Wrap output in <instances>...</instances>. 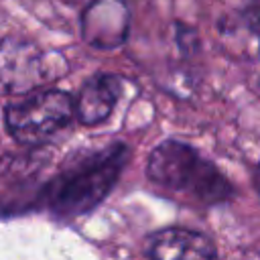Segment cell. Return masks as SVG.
<instances>
[{"label": "cell", "instance_id": "obj_1", "mask_svg": "<svg viewBox=\"0 0 260 260\" xmlns=\"http://www.w3.org/2000/svg\"><path fill=\"white\" fill-rule=\"evenodd\" d=\"M128 158L130 148L124 142H116L71 165L49 181L43 195L45 203L53 213L63 217H75L91 211L112 191Z\"/></svg>", "mask_w": 260, "mask_h": 260}, {"label": "cell", "instance_id": "obj_2", "mask_svg": "<svg viewBox=\"0 0 260 260\" xmlns=\"http://www.w3.org/2000/svg\"><path fill=\"white\" fill-rule=\"evenodd\" d=\"M146 177L158 187L187 193L207 205L228 201L234 193L223 173L181 140H165L150 152Z\"/></svg>", "mask_w": 260, "mask_h": 260}, {"label": "cell", "instance_id": "obj_3", "mask_svg": "<svg viewBox=\"0 0 260 260\" xmlns=\"http://www.w3.org/2000/svg\"><path fill=\"white\" fill-rule=\"evenodd\" d=\"M73 98L61 89H39L6 106L4 122L10 136L28 146L51 140L73 120Z\"/></svg>", "mask_w": 260, "mask_h": 260}, {"label": "cell", "instance_id": "obj_4", "mask_svg": "<svg viewBox=\"0 0 260 260\" xmlns=\"http://www.w3.org/2000/svg\"><path fill=\"white\" fill-rule=\"evenodd\" d=\"M41 81V51L28 41L4 39L0 43V95L30 93Z\"/></svg>", "mask_w": 260, "mask_h": 260}, {"label": "cell", "instance_id": "obj_5", "mask_svg": "<svg viewBox=\"0 0 260 260\" xmlns=\"http://www.w3.org/2000/svg\"><path fill=\"white\" fill-rule=\"evenodd\" d=\"M150 260H217L213 242L187 228H165L146 242Z\"/></svg>", "mask_w": 260, "mask_h": 260}, {"label": "cell", "instance_id": "obj_6", "mask_svg": "<svg viewBox=\"0 0 260 260\" xmlns=\"http://www.w3.org/2000/svg\"><path fill=\"white\" fill-rule=\"evenodd\" d=\"M122 93L120 77L112 73H98L89 77L73 100L75 118L85 126L102 124L114 110L118 98Z\"/></svg>", "mask_w": 260, "mask_h": 260}, {"label": "cell", "instance_id": "obj_7", "mask_svg": "<svg viewBox=\"0 0 260 260\" xmlns=\"http://www.w3.org/2000/svg\"><path fill=\"white\" fill-rule=\"evenodd\" d=\"M108 18H104L102 4H93L85 12L83 20V35L87 43L98 47H114L124 41L128 30V14L122 2L108 0Z\"/></svg>", "mask_w": 260, "mask_h": 260}, {"label": "cell", "instance_id": "obj_8", "mask_svg": "<svg viewBox=\"0 0 260 260\" xmlns=\"http://www.w3.org/2000/svg\"><path fill=\"white\" fill-rule=\"evenodd\" d=\"M254 187H256V191H258V195H260V165H258V171H256V175H254Z\"/></svg>", "mask_w": 260, "mask_h": 260}]
</instances>
